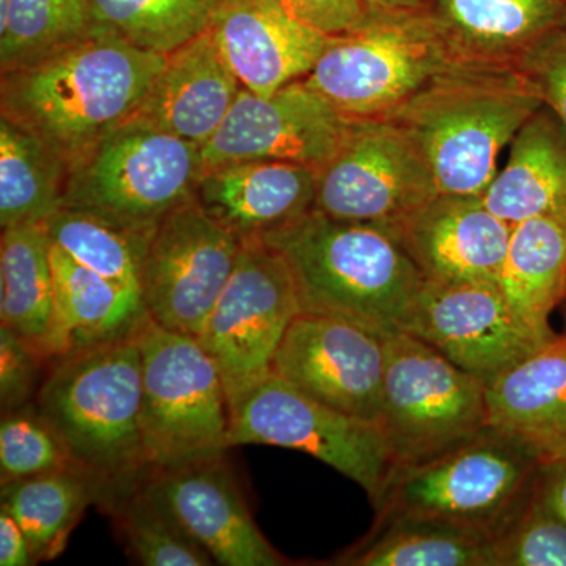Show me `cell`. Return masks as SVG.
<instances>
[{
	"label": "cell",
	"instance_id": "obj_2",
	"mask_svg": "<svg viewBox=\"0 0 566 566\" xmlns=\"http://www.w3.org/2000/svg\"><path fill=\"white\" fill-rule=\"evenodd\" d=\"M263 240L289 263L301 312L405 333L427 279L389 230L311 210Z\"/></svg>",
	"mask_w": 566,
	"mask_h": 566
},
{
	"label": "cell",
	"instance_id": "obj_14",
	"mask_svg": "<svg viewBox=\"0 0 566 566\" xmlns=\"http://www.w3.org/2000/svg\"><path fill=\"white\" fill-rule=\"evenodd\" d=\"M352 123L305 80L270 96L243 87L218 132L202 145L203 170L241 161L322 170L340 150Z\"/></svg>",
	"mask_w": 566,
	"mask_h": 566
},
{
	"label": "cell",
	"instance_id": "obj_6",
	"mask_svg": "<svg viewBox=\"0 0 566 566\" xmlns=\"http://www.w3.org/2000/svg\"><path fill=\"white\" fill-rule=\"evenodd\" d=\"M202 147L132 117L70 167L63 207L153 233L196 197Z\"/></svg>",
	"mask_w": 566,
	"mask_h": 566
},
{
	"label": "cell",
	"instance_id": "obj_36",
	"mask_svg": "<svg viewBox=\"0 0 566 566\" xmlns=\"http://www.w3.org/2000/svg\"><path fill=\"white\" fill-rule=\"evenodd\" d=\"M493 566H566V520L546 501L539 482L527 504L491 539Z\"/></svg>",
	"mask_w": 566,
	"mask_h": 566
},
{
	"label": "cell",
	"instance_id": "obj_24",
	"mask_svg": "<svg viewBox=\"0 0 566 566\" xmlns=\"http://www.w3.org/2000/svg\"><path fill=\"white\" fill-rule=\"evenodd\" d=\"M54 329L50 363L69 354L123 340L148 322L142 293L74 262L51 244Z\"/></svg>",
	"mask_w": 566,
	"mask_h": 566
},
{
	"label": "cell",
	"instance_id": "obj_26",
	"mask_svg": "<svg viewBox=\"0 0 566 566\" xmlns=\"http://www.w3.org/2000/svg\"><path fill=\"white\" fill-rule=\"evenodd\" d=\"M497 283L524 323L554 337L551 315L566 296V216L515 223Z\"/></svg>",
	"mask_w": 566,
	"mask_h": 566
},
{
	"label": "cell",
	"instance_id": "obj_35",
	"mask_svg": "<svg viewBox=\"0 0 566 566\" xmlns=\"http://www.w3.org/2000/svg\"><path fill=\"white\" fill-rule=\"evenodd\" d=\"M76 468L69 449L35 403L2 412L0 483ZM80 469V468H77Z\"/></svg>",
	"mask_w": 566,
	"mask_h": 566
},
{
	"label": "cell",
	"instance_id": "obj_20",
	"mask_svg": "<svg viewBox=\"0 0 566 566\" xmlns=\"http://www.w3.org/2000/svg\"><path fill=\"white\" fill-rule=\"evenodd\" d=\"M319 170L300 164L241 161L203 170L196 199L241 241L263 240L315 202Z\"/></svg>",
	"mask_w": 566,
	"mask_h": 566
},
{
	"label": "cell",
	"instance_id": "obj_23",
	"mask_svg": "<svg viewBox=\"0 0 566 566\" xmlns=\"http://www.w3.org/2000/svg\"><path fill=\"white\" fill-rule=\"evenodd\" d=\"M458 61L516 66L528 50L566 20V0H427Z\"/></svg>",
	"mask_w": 566,
	"mask_h": 566
},
{
	"label": "cell",
	"instance_id": "obj_38",
	"mask_svg": "<svg viewBox=\"0 0 566 566\" xmlns=\"http://www.w3.org/2000/svg\"><path fill=\"white\" fill-rule=\"evenodd\" d=\"M516 66L566 128V20L528 50Z\"/></svg>",
	"mask_w": 566,
	"mask_h": 566
},
{
	"label": "cell",
	"instance_id": "obj_8",
	"mask_svg": "<svg viewBox=\"0 0 566 566\" xmlns=\"http://www.w3.org/2000/svg\"><path fill=\"white\" fill-rule=\"evenodd\" d=\"M142 438L150 469L226 455L232 412L218 365L196 337L148 319L139 331Z\"/></svg>",
	"mask_w": 566,
	"mask_h": 566
},
{
	"label": "cell",
	"instance_id": "obj_40",
	"mask_svg": "<svg viewBox=\"0 0 566 566\" xmlns=\"http://www.w3.org/2000/svg\"><path fill=\"white\" fill-rule=\"evenodd\" d=\"M31 543L18 521L0 506V565H35Z\"/></svg>",
	"mask_w": 566,
	"mask_h": 566
},
{
	"label": "cell",
	"instance_id": "obj_9",
	"mask_svg": "<svg viewBox=\"0 0 566 566\" xmlns=\"http://www.w3.org/2000/svg\"><path fill=\"white\" fill-rule=\"evenodd\" d=\"M379 424L397 465L422 463L488 427L486 382L408 333L385 335Z\"/></svg>",
	"mask_w": 566,
	"mask_h": 566
},
{
	"label": "cell",
	"instance_id": "obj_17",
	"mask_svg": "<svg viewBox=\"0 0 566 566\" xmlns=\"http://www.w3.org/2000/svg\"><path fill=\"white\" fill-rule=\"evenodd\" d=\"M142 486L210 554L214 564L289 565L256 527L226 455L178 468L150 469Z\"/></svg>",
	"mask_w": 566,
	"mask_h": 566
},
{
	"label": "cell",
	"instance_id": "obj_16",
	"mask_svg": "<svg viewBox=\"0 0 566 566\" xmlns=\"http://www.w3.org/2000/svg\"><path fill=\"white\" fill-rule=\"evenodd\" d=\"M386 363L385 335L346 319L301 312L271 371L335 411L379 423Z\"/></svg>",
	"mask_w": 566,
	"mask_h": 566
},
{
	"label": "cell",
	"instance_id": "obj_22",
	"mask_svg": "<svg viewBox=\"0 0 566 566\" xmlns=\"http://www.w3.org/2000/svg\"><path fill=\"white\" fill-rule=\"evenodd\" d=\"M241 91L243 84L207 29L167 55L133 117L202 147L226 120Z\"/></svg>",
	"mask_w": 566,
	"mask_h": 566
},
{
	"label": "cell",
	"instance_id": "obj_18",
	"mask_svg": "<svg viewBox=\"0 0 566 566\" xmlns=\"http://www.w3.org/2000/svg\"><path fill=\"white\" fill-rule=\"evenodd\" d=\"M208 31L243 87L262 96L305 80L331 39L279 0H219Z\"/></svg>",
	"mask_w": 566,
	"mask_h": 566
},
{
	"label": "cell",
	"instance_id": "obj_13",
	"mask_svg": "<svg viewBox=\"0 0 566 566\" xmlns=\"http://www.w3.org/2000/svg\"><path fill=\"white\" fill-rule=\"evenodd\" d=\"M243 241L205 211L181 205L156 227L142 268L148 318L172 333L199 337L238 263Z\"/></svg>",
	"mask_w": 566,
	"mask_h": 566
},
{
	"label": "cell",
	"instance_id": "obj_39",
	"mask_svg": "<svg viewBox=\"0 0 566 566\" xmlns=\"http://www.w3.org/2000/svg\"><path fill=\"white\" fill-rule=\"evenodd\" d=\"M283 9L307 28L327 36L342 35L367 20L364 0H279Z\"/></svg>",
	"mask_w": 566,
	"mask_h": 566
},
{
	"label": "cell",
	"instance_id": "obj_29",
	"mask_svg": "<svg viewBox=\"0 0 566 566\" xmlns=\"http://www.w3.org/2000/svg\"><path fill=\"white\" fill-rule=\"evenodd\" d=\"M335 565L493 566L491 539L423 517H376L370 534Z\"/></svg>",
	"mask_w": 566,
	"mask_h": 566
},
{
	"label": "cell",
	"instance_id": "obj_41",
	"mask_svg": "<svg viewBox=\"0 0 566 566\" xmlns=\"http://www.w3.org/2000/svg\"><path fill=\"white\" fill-rule=\"evenodd\" d=\"M539 490L558 515L566 520V465L543 468L539 475Z\"/></svg>",
	"mask_w": 566,
	"mask_h": 566
},
{
	"label": "cell",
	"instance_id": "obj_19",
	"mask_svg": "<svg viewBox=\"0 0 566 566\" xmlns=\"http://www.w3.org/2000/svg\"><path fill=\"white\" fill-rule=\"evenodd\" d=\"M512 229L482 196L438 193L394 234L427 281L497 282Z\"/></svg>",
	"mask_w": 566,
	"mask_h": 566
},
{
	"label": "cell",
	"instance_id": "obj_28",
	"mask_svg": "<svg viewBox=\"0 0 566 566\" xmlns=\"http://www.w3.org/2000/svg\"><path fill=\"white\" fill-rule=\"evenodd\" d=\"M0 324L35 346L50 360L54 329V273L51 241L44 226L2 230Z\"/></svg>",
	"mask_w": 566,
	"mask_h": 566
},
{
	"label": "cell",
	"instance_id": "obj_43",
	"mask_svg": "<svg viewBox=\"0 0 566 566\" xmlns=\"http://www.w3.org/2000/svg\"><path fill=\"white\" fill-rule=\"evenodd\" d=\"M565 301H566V296H565Z\"/></svg>",
	"mask_w": 566,
	"mask_h": 566
},
{
	"label": "cell",
	"instance_id": "obj_27",
	"mask_svg": "<svg viewBox=\"0 0 566 566\" xmlns=\"http://www.w3.org/2000/svg\"><path fill=\"white\" fill-rule=\"evenodd\" d=\"M109 499L111 490L102 480L77 468L2 485V509L24 531L36 564L61 556L85 510L102 509Z\"/></svg>",
	"mask_w": 566,
	"mask_h": 566
},
{
	"label": "cell",
	"instance_id": "obj_31",
	"mask_svg": "<svg viewBox=\"0 0 566 566\" xmlns=\"http://www.w3.org/2000/svg\"><path fill=\"white\" fill-rule=\"evenodd\" d=\"M44 230L51 244L74 262L140 292L142 268L153 233L125 229L93 212L66 207L48 219Z\"/></svg>",
	"mask_w": 566,
	"mask_h": 566
},
{
	"label": "cell",
	"instance_id": "obj_12",
	"mask_svg": "<svg viewBox=\"0 0 566 566\" xmlns=\"http://www.w3.org/2000/svg\"><path fill=\"white\" fill-rule=\"evenodd\" d=\"M301 314L292 270L264 240L244 241L237 266L197 340L218 365L230 405L271 374Z\"/></svg>",
	"mask_w": 566,
	"mask_h": 566
},
{
	"label": "cell",
	"instance_id": "obj_7",
	"mask_svg": "<svg viewBox=\"0 0 566 566\" xmlns=\"http://www.w3.org/2000/svg\"><path fill=\"white\" fill-rule=\"evenodd\" d=\"M428 11H368L331 36L305 82L348 118H381L460 63Z\"/></svg>",
	"mask_w": 566,
	"mask_h": 566
},
{
	"label": "cell",
	"instance_id": "obj_11",
	"mask_svg": "<svg viewBox=\"0 0 566 566\" xmlns=\"http://www.w3.org/2000/svg\"><path fill=\"white\" fill-rule=\"evenodd\" d=\"M438 193L427 156L408 129L392 118H353L340 150L319 170L312 210L394 233Z\"/></svg>",
	"mask_w": 566,
	"mask_h": 566
},
{
	"label": "cell",
	"instance_id": "obj_25",
	"mask_svg": "<svg viewBox=\"0 0 566 566\" xmlns=\"http://www.w3.org/2000/svg\"><path fill=\"white\" fill-rule=\"evenodd\" d=\"M482 197L512 226L539 216H566V128L546 106L521 126L509 161Z\"/></svg>",
	"mask_w": 566,
	"mask_h": 566
},
{
	"label": "cell",
	"instance_id": "obj_34",
	"mask_svg": "<svg viewBox=\"0 0 566 566\" xmlns=\"http://www.w3.org/2000/svg\"><path fill=\"white\" fill-rule=\"evenodd\" d=\"M219 0H92L96 25L139 50L169 55L210 28Z\"/></svg>",
	"mask_w": 566,
	"mask_h": 566
},
{
	"label": "cell",
	"instance_id": "obj_21",
	"mask_svg": "<svg viewBox=\"0 0 566 566\" xmlns=\"http://www.w3.org/2000/svg\"><path fill=\"white\" fill-rule=\"evenodd\" d=\"M488 427L542 468L566 465V335H556L486 385Z\"/></svg>",
	"mask_w": 566,
	"mask_h": 566
},
{
	"label": "cell",
	"instance_id": "obj_4",
	"mask_svg": "<svg viewBox=\"0 0 566 566\" xmlns=\"http://www.w3.org/2000/svg\"><path fill=\"white\" fill-rule=\"evenodd\" d=\"M137 335L52 360L35 400L76 468L102 480L111 499L150 472Z\"/></svg>",
	"mask_w": 566,
	"mask_h": 566
},
{
	"label": "cell",
	"instance_id": "obj_33",
	"mask_svg": "<svg viewBox=\"0 0 566 566\" xmlns=\"http://www.w3.org/2000/svg\"><path fill=\"white\" fill-rule=\"evenodd\" d=\"M114 521L129 558L145 566H210V554L155 497L137 485L102 506Z\"/></svg>",
	"mask_w": 566,
	"mask_h": 566
},
{
	"label": "cell",
	"instance_id": "obj_15",
	"mask_svg": "<svg viewBox=\"0 0 566 566\" xmlns=\"http://www.w3.org/2000/svg\"><path fill=\"white\" fill-rule=\"evenodd\" d=\"M405 333L486 385L556 337L524 323L495 281L424 282Z\"/></svg>",
	"mask_w": 566,
	"mask_h": 566
},
{
	"label": "cell",
	"instance_id": "obj_32",
	"mask_svg": "<svg viewBox=\"0 0 566 566\" xmlns=\"http://www.w3.org/2000/svg\"><path fill=\"white\" fill-rule=\"evenodd\" d=\"M96 29L92 0H10L0 17V73L31 65Z\"/></svg>",
	"mask_w": 566,
	"mask_h": 566
},
{
	"label": "cell",
	"instance_id": "obj_30",
	"mask_svg": "<svg viewBox=\"0 0 566 566\" xmlns=\"http://www.w3.org/2000/svg\"><path fill=\"white\" fill-rule=\"evenodd\" d=\"M65 163L7 118L0 117V227L44 226L63 208Z\"/></svg>",
	"mask_w": 566,
	"mask_h": 566
},
{
	"label": "cell",
	"instance_id": "obj_37",
	"mask_svg": "<svg viewBox=\"0 0 566 566\" xmlns=\"http://www.w3.org/2000/svg\"><path fill=\"white\" fill-rule=\"evenodd\" d=\"M50 360L35 346L0 324V408L14 411L35 403Z\"/></svg>",
	"mask_w": 566,
	"mask_h": 566
},
{
	"label": "cell",
	"instance_id": "obj_1",
	"mask_svg": "<svg viewBox=\"0 0 566 566\" xmlns=\"http://www.w3.org/2000/svg\"><path fill=\"white\" fill-rule=\"evenodd\" d=\"M166 61L167 55L139 50L98 28L54 54L3 73L0 114L43 142L70 170L139 111Z\"/></svg>",
	"mask_w": 566,
	"mask_h": 566
},
{
	"label": "cell",
	"instance_id": "obj_3",
	"mask_svg": "<svg viewBox=\"0 0 566 566\" xmlns=\"http://www.w3.org/2000/svg\"><path fill=\"white\" fill-rule=\"evenodd\" d=\"M543 106L517 66L460 62L386 118L420 145L439 193L482 196L499 155Z\"/></svg>",
	"mask_w": 566,
	"mask_h": 566
},
{
	"label": "cell",
	"instance_id": "obj_42",
	"mask_svg": "<svg viewBox=\"0 0 566 566\" xmlns=\"http://www.w3.org/2000/svg\"><path fill=\"white\" fill-rule=\"evenodd\" d=\"M368 11L422 10L427 0H364Z\"/></svg>",
	"mask_w": 566,
	"mask_h": 566
},
{
	"label": "cell",
	"instance_id": "obj_10",
	"mask_svg": "<svg viewBox=\"0 0 566 566\" xmlns=\"http://www.w3.org/2000/svg\"><path fill=\"white\" fill-rule=\"evenodd\" d=\"M230 412V446L307 453L356 482L371 504L397 468L381 424L335 411L273 371L240 395Z\"/></svg>",
	"mask_w": 566,
	"mask_h": 566
},
{
	"label": "cell",
	"instance_id": "obj_5",
	"mask_svg": "<svg viewBox=\"0 0 566 566\" xmlns=\"http://www.w3.org/2000/svg\"><path fill=\"white\" fill-rule=\"evenodd\" d=\"M542 469L526 447L486 427L441 455L397 465L376 517H423L493 539L527 504Z\"/></svg>",
	"mask_w": 566,
	"mask_h": 566
}]
</instances>
